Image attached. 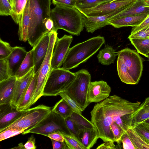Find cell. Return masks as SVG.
<instances>
[{
	"instance_id": "cell-28",
	"label": "cell",
	"mask_w": 149,
	"mask_h": 149,
	"mask_svg": "<svg viewBox=\"0 0 149 149\" xmlns=\"http://www.w3.org/2000/svg\"><path fill=\"white\" fill-rule=\"evenodd\" d=\"M126 132L136 149H149V144L139 135L134 128H130Z\"/></svg>"
},
{
	"instance_id": "cell-45",
	"label": "cell",
	"mask_w": 149,
	"mask_h": 149,
	"mask_svg": "<svg viewBox=\"0 0 149 149\" xmlns=\"http://www.w3.org/2000/svg\"><path fill=\"white\" fill-rule=\"evenodd\" d=\"M55 6L75 8L77 0H52Z\"/></svg>"
},
{
	"instance_id": "cell-2",
	"label": "cell",
	"mask_w": 149,
	"mask_h": 149,
	"mask_svg": "<svg viewBox=\"0 0 149 149\" xmlns=\"http://www.w3.org/2000/svg\"><path fill=\"white\" fill-rule=\"evenodd\" d=\"M117 53V72L121 81L128 84H138L143 71V58L138 53L128 48Z\"/></svg>"
},
{
	"instance_id": "cell-5",
	"label": "cell",
	"mask_w": 149,
	"mask_h": 149,
	"mask_svg": "<svg viewBox=\"0 0 149 149\" xmlns=\"http://www.w3.org/2000/svg\"><path fill=\"white\" fill-rule=\"evenodd\" d=\"M105 42L103 37L98 36L70 48L62 67L68 70L77 67L97 52Z\"/></svg>"
},
{
	"instance_id": "cell-57",
	"label": "cell",
	"mask_w": 149,
	"mask_h": 149,
	"mask_svg": "<svg viewBox=\"0 0 149 149\" xmlns=\"http://www.w3.org/2000/svg\"><path fill=\"white\" fill-rule=\"evenodd\" d=\"M110 0L111 1V2H112V1H113L116 0Z\"/></svg>"
},
{
	"instance_id": "cell-33",
	"label": "cell",
	"mask_w": 149,
	"mask_h": 149,
	"mask_svg": "<svg viewBox=\"0 0 149 149\" xmlns=\"http://www.w3.org/2000/svg\"><path fill=\"white\" fill-rule=\"evenodd\" d=\"M110 2V0H77L75 8L82 9L91 8Z\"/></svg>"
},
{
	"instance_id": "cell-16",
	"label": "cell",
	"mask_w": 149,
	"mask_h": 149,
	"mask_svg": "<svg viewBox=\"0 0 149 149\" xmlns=\"http://www.w3.org/2000/svg\"><path fill=\"white\" fill-rule=\"evenodd\" d=\"M51 32H48L43 35L31 49L33 57L35 73L39 70L46 56L49 46Z\"/></svg>"
},
{
	"instance_id": "cell-24",
	"label": "cell",
	"mask_w": 149,
	"mask_h": 149,
	"mask_svg": "<svg viewBox=\"0 0 149 149\" xmlns=\"http://www.w3.org/2000/svg\"><path fill=\"white\" fill-rule=\"evenodd\" d=\"M37 78V74L35 73L22 100L17 107V110H26L30 107V102L36 86Z\"/></svg>"
},
{
	"instance_id": "cell-4",
	"label": "cell",
	"mask_w": 149,
	"mask_h": 149,
	"mask_svg": "<svg viewBox=\"0 0 149 149\" xmlns=\"http://www.w3.org/2000/svg\"><path fill=\"white\" fill-rule=\"evenodd\" d=\"M49 17L54 23V31L62 29L78 36L84 29L82 14L75 8L55 6L51 10Z\"/></svg>"
},
{
	"instance_id": "cell-52",
	"label": "cell",
	"mask_w": 149,
	"mask_h": 149,
	"mask_svg": "<svg viewBox=\"0 0 149 149\" xmlns=\"http://www.w3.org/2000/svg\"><path fill=\"white\" fill-rule=\"evenodd\" d=\"M149 107V97L146 98L144 101L141 104L139 108Z\"/></svg>"
},
{
	"instance_id": "cell-47",
	"label": "cell",
	"mask_w": 149,
	"mask_h": 149,
	"mask_svg": "<svg viewBox=\"0 0 149 149\" xmlns=\"http://www.w3.org/2000/svg\"><path fill=\"white\" fill-rule=\"evenodd\" d=\"M103 143L98 146L96 149H118V146L115 145L113 142L108 141L104 142Z\"/></svg>"
},
{
	"instance_id": "cell-15",
	"label": "cell",
	"mask_w": 149,
	"mask_h": 149,
	"mask_svg": "<svg viewBox=\"0 0 149 149\" xmlns=\"http://www.w3.org/2000/svg\"><path fill=\"white\" fill-rule=\"evenodd\" d=\"M111 88L103 81L91 82L88 90L87 101L89 104L100 102L108 97Z\"/></svg>"
},
{
	"instance_id": "cell-31",
	"label": "cell",
	"mask_w": 149,
	"mask_h": 149,
	"mask_svg": "<svg viewBox=\"0 0 149 149\" xmlns=\"http://www.w3.org/2000/svg\"><path fill=\"white\" fill-rule=\"evenodd\" d=\"M58 132L63 136L64 142L69 149H86L76 136L63 131H59Z\"/></svg>"
},
{
	"instance_id": "cell-38",
	"label": "cell",
	"mask_w": 149,
	"mask_h": 149,
	"mask_svg": "<svg viewBox=\"0 0 149 149\" xmlns=\"http://www.w3.org/2000/svg\"><path fill=\"white\" fill-rule=\"evenodd\" d=\"M110 129L114 136L115 142H116L117 144H120L121 137L126 132L115 122L111 125Z\"/></svg>"
},
{
	"instance_id": "cell-41",
	"label": "cell",
	"mask_w": 149,
	"mask_h": 149,
	"mask_svg": "<svg viewBox=\"0 0 149 149\" xmlns=\"http://www.w3.org/2000/svg\"><path fill=\"white\" fill-rule=\"evenodd\" d=\"M10 77L6 58L0 59V82Z\"/></svg>"
},
{
	"instance_id": "cell-12",
	"label": "cell",
	"mask_w": 149,
	"mask_h": 149,
	"mask_svg": "<svg viewBox=\"0 0 149 149\" xmlns=\"http://www.w3.org/2000/svg\"><path fill=\"white\" fill-rule=\"evenodd\" d=\"M72 40L71 35L65 34L60 38L57 37L51 58V70L60 68L62 65Z\"/></svg>"
},
{
	"instance_id": "cell-53",
	"label": "cell",
	"mask_w": 149,
	"mask_h": 149,
	"mask_svg": "<svg viewBox=\"0 0 149 149\" xmlns=\"http://www.w3.org/2000/svg\"><path fill=\"white\" fill-rule=\"evenodd\" d=\"M142 123H144L149 127V118L145 120Z\"/></svg>"
},
{
	"instance_id": "cell-43",
	"label": "cell",
	"mask_w": 149,
	"mask_h": 149,
	"mask_svg": "<svg viewBox=\"0 0 149 149\" xmlns=\"http://www.w3.org/2000/svg\"><path fill=\"white\" fill-rule=\"evenodd\" d=\"M149 38V25L134 33L130 34L128 38Z\"/></svg>"
},
{
	"instance_id": "cell-7",
	"label": "cell",
	"mask_w": 149,
	"mask_h": 149,
	"mask_svg": "<svg viewBox=\"0 0 149 149\" xmlns=\"http://www.w3.org/2000/svg\"><path fill=\"white\" fill-rule=\"evenodd\" d=\"M75 77V73L62 67L51 69L45 85L43 96L58 95L67 89Z\"/></svg>"
},
{
	"instance_id": "cell-3",
	"label": "cell",
	"mask_w": 149,
	"mask_h": 149,
	"mask_svg": "<svg viewBox=\"0 0 149 149\" xmlns=\"http://www.w3.org/2000/svg\"><path fill=\"white\" fill-rule=\"evenodd\" d=\"M30 23L27 41L33 47L40 38L48 32L45 26L49 18L51 0H29Z\"/></svg>"
},
{
	"instance_id": "cell-50",
	"label": "cell",
	"mask_w": 149,
	"mask_h": 149,
	"mask_svg": "<svg viewBox=\"0 0 149 149\" xmlns=\"http://www.w3.org/2000/svg\"><path fill=\"white\" fill-rule=\"evenodd\" d=\"M51 139L61 142H64V138L63 136L59 133L55 132L50 133L47 136Z\"/></svg>"
},
{
	"instance_id": "cell-44",
	"label": "cell",
	"mask_w": 149,
	"mask_h": 149,
	"mask_svg": "<svg viewBox=\"0 0 149 149\" xmlns=\"http://www.w3.org/2000/svg\"><path fill=\"white\" fill-rule=\"evenodd\" d=\"M121 142L122 143V147L124 149H136V148L131 139L126 132L122 136Z\"/></svg>"
},
{
	"instance_id": "cell-19",
	"label": "cell",
	"mask_w": 149,
	"mask_h": 149,
	"mask_svg": "<svg viewBox=\"0 0 149 149\" xmlns=\"http://www.w3.org/2000/svg\"><path fill=\"white\" fill-rule=\"evenodd\" d=\"M149 13L127 16L112 20L108 22V25L116 28L123 27L136 26L143 21Z\"/></svg>"
},
{
	"instance_id": "cell-18",
	"label": "cell",
	"mask_w": 149,
	"mask_h": 149,
	"mask_svg": "<svg viewBox=\"0 0 149 149\" xmlns=\"http://www.w3.org/2000/svg\"><path fill=\"white\" fill-rule=\"evenodd\" d=\"M27 52L24 47L15 46L6 58L10 76H14L25 58Z\"/></svg>"
},
{
	"instance_id": "cell-55",
	"label": "cell",
	"mask_w": 149,
	"mask_h": 149,
	"mask_svg": "<svg viewBox=\"0 0 149 149\" xmlns=\"http://www.w3.org/2000/svg\"><path fill=\"white\" fill-rule=\"evenodd\" d=\"M146 57L148 58V60L149 61V53L148 54Z\"/></svg>"
},
{
	"instance_id": "cell-8",
	"label": "cell",
	"mask_w": 149,
	"mask_h": 149,
	"mask_svg": "<svg viewBox=\"0 0 149 149\" xmlns=\"http://www.w3.org/2000/svg\"><path fill=\"white\" fill-rule=\"evenodd\" d=\"M57 35V31L51 32L49 46L46 56L39 70L35 73L37 74V83L30 102V107L43 96L45 85L51 70V58Z\"/></svg>"
},
{
	"instance_id": "cell-21",
	"label": "cell",
	"mask_w": 149,
	"mask_h": 149,
	"mask_svg": "<svg viewBox=\"0 0 149 149\" xmlns=\"http://www.w3.org/2000/svg\"><path fill=\"white\" fill-rule=\"evenodd\" d=\"M149 13V6L145 3L144 0H136L135 2L112 17L110 21L127 16Z\"/></svg>"
},
{
	"instance_id": "cell-40",
	"label": "cell",
	"mask_w": 149,
	"mask_h": 149,
	"mask_svg": "<svg viewBox=\"0 0 149 149\" xmlns=\"http://www.w3.org/2000/svg\"><path fill=\"white\" fill-rule=\"evenodd\" d=\"M13 13L12 5L8 0H0V15L11 16Z\"/></svg>"
},
{
	"instance_id": "cell-42",
	"label": "cell",
	"mask_w": 149,
	"mask_h": 149,
	"mask_svg": "<svg viewBox=\"0 0 149 149\" xmlns=\"http://www.w3.org/2000/svg\"><path fill=\"white\" fill-rule=\"evenodd\" d=\"M64 121L70 134L74 135L77 137V131L82 128L70 117L64 119Z\"/></svg>"
},
{
	"instance_id": "cell-17",
	"label": "cell",
	"mask_w": 149,
	"mask_h": 149,
	"mask_svg": "<svg viewBox=\"0 0 149 149\" xmlns=\"http://www.w3.org/2000/svg\"><path fill=\"white\" fill-rule=\"evenodd\" d=\"M24 111L17 110L10 103L0 105V132L17 119Z\"/></svg>"
},
{
	"instance_id": "cell-56",
	"label": "cell",
	"mask_w": 149,
	"mask_h": 149,
	"mask_svg": "<svg viewBox=\"0 0 149 149\" xmlns=\"http://www.w3.org/2000/svg\"><path fill=\"white\" fill-rule=\"evenodd\" d=\"M10 3L12 5V1L11 0H8Z\"/></svg>"
},
{
	"instance_id": "cell-54",
	"label": "cell",
	"mask_w": 149,
	"mask_h": 149,
	"mask_svg": "<svg viewBox=\"0 0 149 149\" xmlns=\"http://www.w3.org/2000/svg\"><path fill=\"white\" fill-rule=\"evenodd\" d=\"M145 3L149 6V0H143Z\"/></svg>"
},
{
	"instance_id": "cell-20",
	"label": "cell",
	"mask_w": 149,
	"mask_h": 149,
	"mask_svg": "<svg viewBox=\"0 0 149 149\" xmlns=\"http://www.w3.org/2000/svg\"><path fill=\"white\" fill-rule=\"evenodd\" d=\"M77 137L86 148H91L100 138L98 131L96 128L92 129L82 128L78 130Z\"/></svg>"
},
{
	"instance_id": "cell-26",
	"label": "cell",
	"mask_w": 149,
	"mask_h": 149,
	"mask_svg": "<svg viewBox=\"0 0 149 149\" xmlns=\"http://www.w3.org/2000/svg\"><path fill=\"white\" fill-rule=\"evenodd\" d=\"M34 66L33 56L32 50L27 52L26 55L15 76L16 78L22 77Z\"/></svg>"
},
{
	"instance_id": "cell-9",
	"label": "cell",
	"mask_w": 149,
	"mask_h": 149,
	"mask_svg": "<svg viewBox=\"0 0 149 149\" xmlns=\"http://www.w3.org/2000/svg\"><path fill=\"white\" fill-rule=\"evenodd\" d=\"M52 109L50 107L40 104L24 110L17 119L2 131L12 128L26 129V130L32 128L46 117L51 112Z\"/></svg>"
},
{
	"instance_id": "cell-51",
	"label": "cell",
	"mask_w": 149,
	"mask_h": 149,
	"mask_svg": "<svg viewBox=\"0 0 149 149\" xmlns=\"http://www.w3.org/2000/svg\"><path fill=\"white\" fill-rule=\"evenodd\" d=\"M45 25L48 32L54 31V23L53 21L50 18L46 21Z\"/></svg>"
},
{
	"instance_id": "cell-49",
	"label": "cell",
	"mask_w": 149,
	"mask_h": 149,
	"mask_svg": "<svg viewBox=\"0 0 149 149\" xmlns=\"http://www.w3.org/2000/svg\"><path fill=\"white\" fill-rule=\"evenodd\" d=\"M53 148L54 149H69L65 142L57 141L51 139Z\"/></svg>"
},
{
	"instance_id": "cell-11",
	"label": "cell",
	"mask_w": 149,
	"mask_h": 149,
	"mask_svg": "<svg viewBox=\"0 0 149 149\" xmlns=\"http://www.w3.org/2000/svg\"><path fill=\"white\" fill-rule=\"evenodd\" d=\"M136 0H116L102 4L95 7L87 9H78L82 14L90 17L107 15L119 9L130 5Z\"/></svg>"
},
{
	"instance_id": "cell-48",
	"label": "cell",
	"mask_w": 149,
	"mask_h": 149,
	"mask_svg": "<svg viewBox=\"0 0 149 149\" xmlns=\"http://www.w3.org/2000/svg\"><path fill=\"white\" fill-rule=\"evenodd\" d=\"M35 139L32 135L29 138L27 141L23 145V149H36Z\"/></svg>"
},
{
	"instance_id": "cell-37",
	"label": "cell",
	"mask_w": 149,
	"mask_h": 149,
	"mask_svg": "<svg viewBox=\"0 0 149 149\" xmlns=\"http://www.w3.org/2000/svg\"><path fill=\"white\" fill-rule=\"evenodd\" d=\"M137 133L149 144V127L143 123L139 124L133 127Z\"/></svg>"
},
{
	"instance_id": "cell-46",
	"label": "cell",
	"mask_w": 149,
	"mask_h": 149,
	"mask_svg": "<svg viewBox=\"0 0 149 149\" xmlns=\"http://www.w3.org/2000/svg\"><path fill=\"white\" fill-rule=\"evenodd\" d=\"M148 25H149V13L140 24L137 26L133 27L130 34L134 33Z\"/></svg>"
},
{
	"instance_id": "cell-13",
	"label": "cell",
	"mask_w": 149,
	"mask_h": 149,
	"mask_svg": "<svg viewBox=\"0 0 149 149\" xmlns=\"http://www.w3.org/2000/svg\"><path fill=\"white\" fill-rule=\"evenodd\" d=\"M35 74L33 67L26 74L16 78L13 94L10 102L12 107L17 108L22 100Z\"/></svg>"
},
{
	"instance_id": "cell-6",
	"label": "cell",
	"mask_w": 149,
	"mask_h": 149,
	"mask_svg": "<svg viewBox=\"0 0 149 149\" xmlns=\"http://www.w3.org/2000/svg\"><path fill=\"white\" fill-rule=\"evenodd\" d=\"M76 77L72 83L64 91L84 111L90 104L87 96L91 77L85 69L75 72Z\"/></svg>"
},
{
	"instance_id": "cell-32",
	"label": "cell",
	"mask_w": 149,
	"mask_h": 149,
	"mask_svg": "<svg viewBox=\"0 0 149 149\" xmlns=\"http://www.w3.org/2000/svg\"><path fill=\"white\" fill-rule=\"evenodd\" d=\"M149 118V107L139 109L133 114L132 127Z\"/></svg>"
},
{
	"instance_id": "cell-23",
	"label": "cell",
	"mask_w": 149,
	"mask_h": 149,
	"mask_svg": "<svg viewBox=\"0 0 149 149\" xmlns=\"http://www.w3.org/2000/svg\"><path fill=\"white\" fill-rule=\"evenodd\" d=\"M16 78L11 76L0 82V105L10 103L14 90Z\"/></svg>"
},
{
	"instance_id": "cell-29",
	"label": "cell",
	"mask_w": 149,
	"mask_h": 149,
	"mask_svg": "<svg viewBox=\"0 0 149 149\" xmlns=\"http://www.w3.org/2000/svg\"><path fill=\"white\" fill-rule=\"evenodd\" d=\"M139 53L147 57L149 53V38L129 39Z\"/></svg>"
},
{
	"instance_id": "cell-10",
	"label": "cell",
	"mask_w": 149,
	"mask_h": 149,
	"mask_svg": "<svg viewBox=\"0 0 149 149\" xmlns=\"http://www.w3.org/2000/svg\"><path fill=\"white\" fill-rule=\"evenodd\" d=\"M59 131L70 134L64 119L52 110L50 114L39 123L32 128L26 130L22 134L32 133L47 136L50 133Z\"/></svg>"
},
{
	"instance_id": "cell-14",
	"label": "cell",
	"mask_w": 149,
	"mask_h": 149,
	"mask_svg": "<svg viewBox=\"0 0 149 149\" xmlns=\"http://www.w3.org/2000/svg\"><path fill=\"white\" fill-rule=\"evenodd\" d=\"M127 6L107 15L98 16H86L81 13L84 26L87 32L93 33L96 30L108 25V22L112 17L121 12Z\"/></svg>"
},
{
	"instance_id": "cell-30",
	"label": "cell",
	"mask_w": 149,
	"mask_h": 149,
	"mask_svg": "<svg viewBox=\"0 0 149 149\" xmlns=\"http://www.w3.org/2000/svg\"><path fill=\"white\" fill-rule=\"evenodd\" d=\"M29 0H11L13 13L11 17L14 22L18 24L20 16Z\"/></svg>"
},
{
	"instance_id": "cell-36",
	"label": "cell",
	"mask_w": 149,
	"mask_h": 149,
	"mask_svg": "<svg viewBox=\"0 0 149 149\" xmlns=\"http://www.w3.org/2000/svg\"><path fill=\"white\" fill-rule=\"evenodd\" d=\"M58 95H60L65 100L68 104L73 112L80 114H81L83 111L80 107L77 104L75 101L71 98L67 94L64 92H60Z\"/></svg>"
},
{
	"instance_id": "cell-1",
	"label": "cell",
	"mask_w": 149,
	"mask_h": 149,
	"mask_svg": "<svg viewBox=\"0 0 149 149\" xmlns=\"http://www.w3.org/2000/svg\"><path fill=\"white\" fill-rule=\"evenodd\" d=\"M140 104V102H132L116 95L95 104L90 113L91 121L97 128L100 138L104 142H115L111 125L119 117L134 113Z\"/></svg>"
},
{
	"instance_id": "cell-34",
	"label": "cell",
	"mask_w": 149,
	"mask_h": 149,
	"mask_svg": "<svg viewBox=\"0 0 149 149\" xmlns=\"http://www.w3.org/2000/svg\"><path fill=\"white\" fill-rule=\"evenodd\" d=\"M70 117L82 128L92 129L95 127L91 121L86 119L82 114L73 112Z\"/></svg>"
},
{
	"instance_id": "cell-22",
	"label": "cell",
	"mask_w": 149,
	"mask_h": 149,
	"mask_svg": "<svg viewBox=\"0 0 149 149\" xmlns=\"http://www.w3.org/2000/svg\"><path fill=\"white\" fill-rule=\"evenodd\" d=\"M30 23V6L29 0L21 15L18 23V35L19 40L24 42L27 41Z\"/></svg>"
},
{
	"instance_id": "cell-39",
	"label": "cell",
	"mask_w": 149,
	"mask_h": 149,
	"mask_svg": "<svg viewBox=\"0 0 149 149\" xmlns=\"http://www.w3.org/2000/svg\"><path fill=\"white\" fill-rule=\"evenodd\" d=\"M13 49L8 42L0 38V59L7 58L11 53Z\"/></svg>"
},
{
	"instance_id": "cell-25",
	"label": "cell",
	"mask_w": 149,
	"mask_h": 149,
	"mask_svg": "<svg viewBox=\"0 0 149 149\" xmlns=\"http://www.w3.org/2000/svg\"><path fill=\"white\" fill-rule=\"evenodd\" d=\"M117 56L115 50L111 46L107 45L100 51L97 57L99 63L108 65L114 63Z\"/></svg>"
},
{
	"instance_id": "cell-27",
	"label": "cell",
	"mask_w": 149,
	"mask_h": 149,
	"mask_svg": "<svg viewBox=\"0 0 149 149\" xmlns=\"http://www.w3.org/2000/svg\"><path fill=\"white\" fill-rule=\"evenodd\" d=\"M52 110L64 119L70 117L73 112L68 104L63 98L55 104Z\"/></svg>"
},
{
	"instance_id": "cell-35",
	"label": "cell",
	"mask_w": 149,
	"mask_h": 149,
	"mask_svg": "<svg viewBox=\"0 0 149 149\" xmlns=\"http://www.w3.org/2000/svg\"><path fill=\"white\" fill-rule=\"evenodd\" d=\"M26 129L12 128L8 129L0 132V141H1L24 133Z\"/></svg>"
}]
</instances>
